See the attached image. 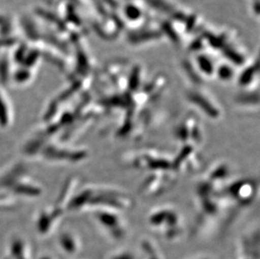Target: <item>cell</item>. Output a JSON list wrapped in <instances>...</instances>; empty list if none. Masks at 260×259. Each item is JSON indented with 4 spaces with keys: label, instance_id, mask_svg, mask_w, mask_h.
<instances>
[{
    "label": "cell",
    "instance_id": "cell-3",
    "mask_svg": "<svg viewBox=\"0 0 260 259\" xmlns=\"http://www.w3.org/2000/svg\"><path fill=\"white\" fill-rule=\"evenodd\" d=\"M197 259H207V258H206V257H199V258H197Z\"/></svg>",
    "mask_w": 260,
    "mask_h": 259
},
{
    "label": "cell",
    "instance_id": "cell-1",
    "mask_svg": "<svg viewBox=\"0 0 260 259\" xmlns=\"http://www.w3.org/2000/svg\"><path fill=\"white\" fill-rule=\"evenodd\" d=\"M61 247H63V249L69 254H74L79 250L78 242L75 239V237L71 235H63L61 237Z\"/></svg>",
    "mask_w": 260,
    "mask_h": 259
},
{
    "label": "cell",
    "instance_id": "cell-2",
    "mask_svg": "<svg viewBox=\"0 0 260 259\" xmlns=\"http://www.w3.org/2000/svg\"><path fill=\"white\" fill-rule=\"evenodd\" d=\"M109 259H136L135 256L129 251H122L111 255Z\"/></svg>",
    "mask_w": 260,
    "mask_h": 259
}]
</instances>
